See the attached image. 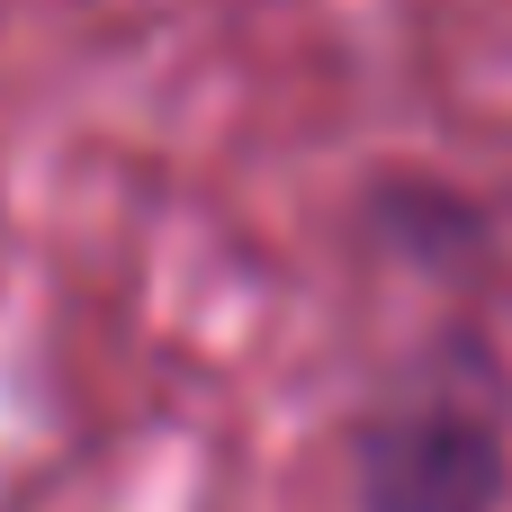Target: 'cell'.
Returning <instances> with one entry per match:
<instances>
[{"instance_id":"obj_1","label":"cell","mask_w":512,"mask_h":512,"mask_svg":"<svg viewBox=\"0 0 512 512\" xmlns=\"http://www.w3.org/2000/svg\"><path fill=\"white\" fill-rule=\"evenodd\" d=\"M351 495L360 512H504L512 450L495 396L405 387L351 432Z\"/></svg>"}]
</instances>
